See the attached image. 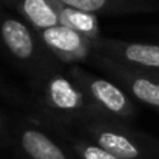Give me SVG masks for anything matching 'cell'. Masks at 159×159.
<instances>
[{"label": "cell", "mask_w": 159, "mask_h": 159, "mask_svg": "<svg viewBox=\"0 0 159 159\" xmlns=\"http://www.w3.org/2000/svg\"><path fill=\"white\" fill-rule=\"evenodd\" d=\"M37 110L43 122L65 130V133L90 117L105 114L87 98L70 74L59 71L40 80Z\"/></svg>", "instance_id": "cell-1"}, {"label": "cell", "mask_w": 159, "mask_h": 159, "mask_svg": "<svg viewBox=\"0 0 159 159\" xmlns=\"http://www.w3.org/2000/svg\"><path fill=\"white\" fill-rule=\"evenodd\" d=\"M74 131L79 136L101 145L119 159H156L159 145L127 120L99 114L79 124Z\"/></svg>", "instance_id": "cell-2"}, {"label": "cell", "mask_w": 159, "mask_h": 159, "mask_svg": "<svg viewBox=\"0 0 159 159\" xmlns=\"http://www.w3.org/2000/svg\"><path fill=\"white\" fill-rule=\"evenodd\" d=\"M0 40L8 53L20 63L28 65L39 80L56 71L54 63H51V59L56 57L45 48L37 33L26 22L12 16H2Z\"/></svg>", "instance_id": "cell-3"}, {"label": "cell", "mask_w": 159, "mask_h": 159, "mask_svg": "<svg viewBox=\"0 0 159 159\" xmlns=\"http://www.w3.org/2000/svg\"><path fill=\"white\" fill-rule=\"evenodd\" d=\"M68 74L102 113L127 122L136 116L138 110L130 94L111 79L94 74L80 65H71Z\"/></svg>", "instance_id": "cell-4"}, {"label": "cell", "mask_w": 159, "mask_h": 159, "mask_svg": "<svg viewBox=\"0 0 159 159\" xmlns=\"http://www.w3.org/2000/svg\"><path fill=\"white\" fill-rule=\"evenodd\" d=\"M93 53L122 63L138 73L159 79V45L102 36L94 42Z\"/></svg>", "instance_id": "cell-5"}, {"label": "cell", "mask_w": 159, "mask_h": 159, "mask_svg": "<svg viewBox=\"0 0 159 159\" xmlns=\"http://www.w3.org/2000/svg\"><path fill=\"white\" fill-rule=\"evenodd\" d=\"M37 36L45 45V48L59 62L66 63L70 66L77 65L79 62H87L93 56V43L66 26H53L39 31Z\"/></svg>", "instance_id": "cell-6"}, {"label": "cell", "mask_w": 159, "mask_h": 159, "mask_svg": "<svg viewBox=\"0 0 159 159\" xmlns=\"http://www.w3.org/2000/svg\"><path fill=\"white\" fill-rule=\"evenodd\" d=\"M19 145L28 159H73L50 134L31 124L19 130Z\"/></svg>", "instance_id": "cell-7"}, {"label": "cell", "mask_w": 159, "mask_h": 159, "mask_svg": "<svg viewBox=\"0 0 159 159\" xmlns=\"http://www.w3.org/2000/svg\"><path fill=\"white\" fill-rule=\"evenodd\" d=\"M62 3L93 12L96 16H131L153 11V0H60Z\"/></svg>", "instance_id": "cell-8"}, {"label": "cell", "mask_w": 159, "mask_h": 159, "mask_svg": "<svg viewBox=\"0 0 159 159\" xmlns=\"http://www.w3.org/2000/svg\"><path fill=\"white\" fill-rule=\"evenodd\" d=\"M60 0H17L16 8L23 20L39 33L60 25Z\"/></svg>", "instance_id": "cell-9"}, {"label": "cell", "mask_w": 159, "mask_h": 159, "mask_svg": "<svg viewBox=\"0 0 159 159\" xmlns=\"http://www.w3.org/2000/svg\"><path fill=\"white\" fill-rule=\"evenodd\" d=\"M59 17H60V25L62 26H66V28L79 33L87 40H90L93 45L98 39L102 37L98 16L93 14V12H88V11L77 9V8L68 6L65 3H60Z\"/></svg>", "instance_id": "cell-10"}, {"label": "cell", "mask_w": 159, "mask_h": 159, "mask_svg": "<svg viewBox=\"0 0 159 159\" xmlns=\"http://www.w3.org/2000/svg\"><path fill=\"white\" fill-rule=\"evenodd\" d=\"M65 138L70 144L73 155L77 159H119L113 153H110L108 150L102 148L101 145H98L82 136H73L70 133H65Z\"/></svg>", "instance_id": "cell-11"}, {"label": "cell", "mask_w": 159, "mask_h": 159, "mask_svg": "<svg viewBox=\"0 0 159 159\" xmlns=\"http://www.w3.org/2000/svg\"><path fill=\"white\" fill-rule=\"evenodd\" d=\"M3 130H5V122H3V119H2V116H0V136L3 134Z\"/></svg>", "instance_id": "cell-12"}, {"label": "cell", "mask_w": 159, "mask_h": 159, "mask_svg": "<svg viewBox=\"0 0 159 159\" xmlns=\"http://www.w3.org/2000/svg\"><path fill=\"white\" fill-rule=\"evenodd\" d=\"M2 2H6V3H14V5L17 3V0H2Z\"/></svg>", "instance_id": "cell-13"}]
</instances>
